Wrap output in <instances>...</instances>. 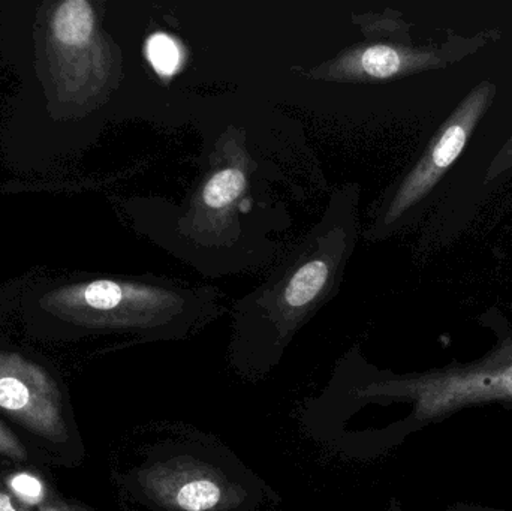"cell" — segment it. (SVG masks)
I'll list each match as a JSON object with an SVG mask.
<instances>
[{
  "label": "cell",
  "instance_id": "6da1fadb",
  "mask_svg": "<svg viewBox=\"0 0 512 511\" xmlns=\"http://www.w3.org/2000/svg\"><path fill=\"white\" fill-rule=\"evenodd\" d=\"M92 0L0 3V62L17 78L0 123L12 170L42 173L81 149L123 78L122 48Z\"/></svg>",
  "mask_w": 512,
  "mask_h": 511
},
{
  "label": "cell",
  "instance_id": "7a4b0ae2",
  "mask_svg": "<svg viewBox=\"0 0 512 511\" xmlns=\"http://www.w3.org/2000/svg\"><path fill=\"white\" fill-rule=\"evenodd\" d=\"M495 344L480 359L447 363L421 372L376 368L360 353L346 354L321 395L307 399L301 419L313 432L369 408L406 407L387 425L349 438L336 452L349 458L375 459L393 452L412 435L471 408L512 407V329L502 320H484Z\"/></svg>",
  "mask_w": 512,
  "mask_h": 511
},
{
  "label": "cell",
  "instance_id": "3957f363",
  "mask_svg": "<svg viewBox=\"0 0 512 511\" xmlns=\"http://www.w3.org/2000/svg\"><path fill=\"white\" fill-rule=\"evenodd\" d=\"M210 291L126 278L71 275L26 285L15 315L29 338L75 342L132 336L137 342L183 341L218 317Z\"/></svg>",
  "mask_w": 512,
  "mask_h": 511
},
{
  "label": "cell",
  "instance_id": "277c9868",
  "mask_svg": "<svg viewBox=\"0 0 512 511\" xmlns=\"http://www.w3.org/2000/svg\"><path fill=\"white\" fill-rule=\"evenodd\" d=\"M132 511H270L280 497L219 438L168 426L113 474Z\"/></svg>",
  "mask_w": 512,
  "mask_h": 511
},
{
  "label": "cell",
  "instance_id": "5b68a950",
  "mask_svg": "<svg viewBox=\"0 0 512 511\" xmlns=\"http://www.w3.org/2000/svg\"><path fill=\"white\" fill-rule=\"evenodd\" d=\"M0 420L44 462L80 467L83 435L59 369L42 354L0 335Z\"/></svg>",
  "mask_w": 512,
  "mask_h": 511
},
{
  "label": "cell",
  "instance_id": "8992f818",
  "mask_svg": "<svg viewBox=\"0 0 512 511\" xmlns=\"http://www.w3.org/2000/svg\"><path fill=\"white\" fill-rule=\"evenodd\" d=\"M490 96L486 89H477L456 111L453 119L445 126L444 132L433 144L429 155L420 162L417 168L409 174L397 192L387 213V222L403 215L412 204L420 201L438 182L441 174L456 161L457 156L465 149L469 134L475 123L486 110Z\"/></svg>",
  "mask_w": 512,
  "mask_h": 511
},
{
  "label": "cell",
  "instance_id": "52a82bcc",
  "mask_svg": "<svg viewBox=\"0 0 512 511\" xmlns=\"http://www.w3.org/2000/svg\"><path fill=\"white\" fill-rule=\"evenodd\" d=\"M412 57L390 45L378 44L367 47L355 56V68L352 72H360L370 78H390L409 68Z\"/></svg>",
  "mask_w": 512,
  "mask_h": 511
},
{
  "label": "cell",
  "instance_id": "ba28073f",
  "mask_svg": "<svg viewBox=\"0 0 512 511\" xmlns=\"http://www.w3.org/2000/svg\"><path fill=\"white\" fill-rule=\"evenodd\" d=\"M246 174L240 168L230 167L216 171L201 191V203L212 210H222L236 203L245 191Z\"/></svg>",
  "mask_w": 512,
  "mask_h": 511
},
{
  "label": "cell",
  "instance_id": "9c48e42d",
  "mask_svg": "<svg viewBox=\"0 0 512 511\" xmlns=\"http://www.w3.org/2000/svg\"><path fill=\"white\" fill-rule=\"evenodd\" d=\"M146 56L159 75L171 77L182 65V50L171 36L156 33L146 42Z\"/></svg>",
  "mask_w": 512,
  "mask_h": 511
},
{
  "label": "cell",
  "instance_id": "30bf717a",
  "mask_svg": "<svg viewBox=\"0 0 512 511\" xmlns=\"http://www.w3.org/2000/svg\"><path fill=\"white\" fill-rule=\"evenodd\" d=\"M0 461L30 468L45 465L3 420H0Z\"/></svg>",
  "mask_w": 512,
  "mask_h": 511
},
{
  "label": "cell",
  "instance_id": "8fae6325",
  "mask_svg": "<svg viewBox=\"0 0 512 511\" xmlns=\"http://www.w3.org/2000/svg\"><path fill=\"white\" fill-rule=\"evenodd\" d=\"M11 465L14 464L0 461V511H36L33 507L27 506L23 501L18 500L14 492L9 489L6 474H8Z\"/></svg>",
  "mask_w": 512,
  "mask_h": 511
},
{
  "label": "cell",
  "instance_id": "7c38bea8",
  "mask_svg": "<svg viewBox=\"0 0 512 511\" xmlns=\"http://www.w3.org/2000/svg\"><path fill=\"white\" fill-rule=\"evenodd\" d=\"M445 511H510L507 509H498V507L484 506V504L466 503V501H456L450 504Z\"/></svg>",
  "mask_w": 512,
  "mask_h": 511
},
{
  "label": "cell",
  "instance_id": "4fadbf2b",
  "mask_svg": "<svg viewBox=\"0 0 512 511\" xmlns=\"http://www.w3.org/2000/svg\"><path fill=\"white\" fill-rule=\"evenodd\" d=\"M36 511H72V509L69 506V501H63L60 498V500L53 501V503L42 504Z\"/></svg>",
  "mask_w": 512,
  "mask_h": 511
},
{
  "label": "cell",
  "instance_id": "5bb4252c",
  "mask_svg": "<svg viewBox=\"0 0 512 511\" xmlns=\"http://www.w3.org/2000/svg\"><path fill=\"white\" fill-rule=\"evenodd\" d=\"M72 511H96L92 507L86 506V504L80 503V501H69Z\"/></svg>",
  "mask_w": 512,
  "mask_h": 511
},
{
  "label": "cell",
  "instance_id": "9a60e30c",
  "mask_svg": "<svg viewBox=\"0 0 512 511\" xmlns=\"http://www.w3.org/2000/svg\"><path fill=\"white\" fill-rule=\"evenodd\" d=\"M387 511H403L402 503L397 498H391Z\"/></svg>",
  "mask_w": 512,
  "mask_h": 511
},
{
  "label": "cell",
  "instance_id": "2e32d148",
  "mask_svg": "<svg viewBox=\"0 0 512 511\" xmlns=\"http://www.w3.org/2000/svg\"><path fill=\"white\" fill-rule=\"evenodd\" d=\"M277 511H280V510H277Z\"/></svg>",
  "mask_w": 512,
  "mask_h": 511
}]
</instances>
